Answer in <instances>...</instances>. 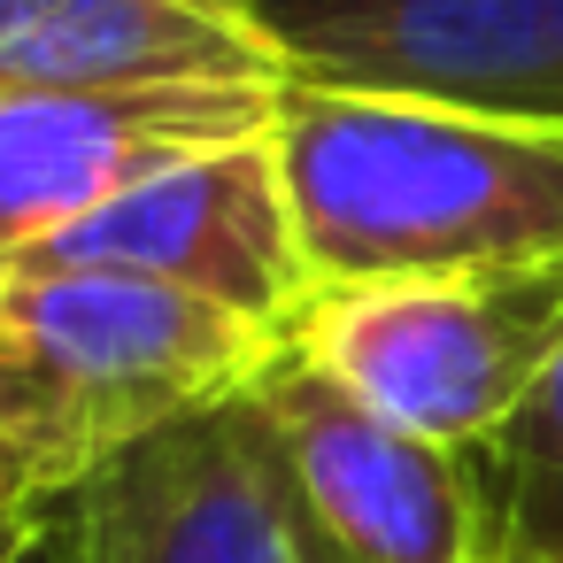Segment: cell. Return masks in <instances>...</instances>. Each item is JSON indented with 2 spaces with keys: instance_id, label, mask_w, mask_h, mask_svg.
Masks as SVG:
<instances>
[{
  "instance_id": "4fadbf2b",
  "label": "cell",
  "mask_w": 563,
  "mask_h": 563,
  "mask_svg": "<svg viewBox=\"0 0 563 563\" xmlns=\"http://www.w3.org/2000/svg\"><path fill=\"white\" fill-rule=\"evenodd\" d=\"M24 563H63V540H55V509H47V532H40V548H32Z\"/></svg>"
},
{
  "instance_id": "3957f363",
  "label": "cell",
  "mask_w": 563,
  "mask_h": 563,
  "mask_svg": "<svg viewBox=\"0 0 563 563\" xmlns=\"http://www.w3.org/2000/svg\"><path fill=\"white\" fill-rule=\"evenodd\" d=\"M286 347L378 417L463 455L563 355V263L309 286Z\"/></svg>"
},
{
  "instance_id": "8fae6325",
  "label": "cell",
  "mask_w": 563,
  "mask_h": 563,
  "mask_svg": "<svg viewBox=\"0 0 563 563\" xmlns=\"http://www.w3.org/2000/svg\"><path fill=\"white\" fill-rule=\"evenodd\" d=\"M47 532V501H24V509H0V563H24Z\"/></svg>"
},
{
  "instance_id": "ba28073f",
  "label": "cell",
  "mask_w": 563,
  "mask_h": 563,
  "mask_svg": "<svg viewBox=\"0 0 563 563\" xmlns=\"http://www.w3.org/2000/svg\"><path fill=\"white\" fill-rule=\"evenodd\" d=\"M286 86L0 93V263H24L140 178L271 132Z\"/></svg>"
},
{
  "instance_id": "8992f818",
  "label": "cell",
  "mask_w": 563,
  "mask_h": 563,
  "mask_svg": "<svg viewBox=\"0 0 563 563\" xmlns=\"http://www.w3.org/2000/svg\"><path fill=\"white\" fill-rule=\"evenodd\" d=\"M294 86L563 124V0H247Z\"/></svg>"
},
{
  "instance_id": "7c38bea8",
  "label": "cell",
  "mask_w": 563,
  "mask_h": 563,
  "mask_svg": "<svg viewBox=\"0 0 563 563\" xmlns=\"http://www.w3.org/2000/svg\"><path fill=\"white\" fill-rule=\"evenodd\" d=\"M24 501H40V494H32V478H24V463H16L9 448H0V509H24Z\"/></svg>"
},
{
  "instance_id": "52a82bcc",
  "label": "cell",
  "mask_w": 563,
  "mask_h": 563,
  "mask_svg": "<svg viewBox=\"0 0 563 563\" xmlns=\"http://www.w3.org/2000/svg\"><path fill=\"white\" fill-rule=\"evenodd\" d=\"M24 263L163 278L278 340L294 324V309L309 301V263H301V232H294V201H286L271 132L140 178L132 194H117L109 209H93L86 224H70L63 240H47Z\"/></svg>"
},
{
  "instance_id": "7a4b0ae2",
  "label": "cell",
  "mask_w": 563,
  "mask_h": 563,
  "mask_svg": "<svg viewBox=\"0 0 563 563\" xmlns=\"http://www.w3.org/2000/svg\"><path fill=\"white\" fill-rule=\"evenodd\" d=\"M286 340L132 271L0 263V448L70 494L163 424L232 401Z\"/></svg>"
},
{
  "instance_id": "5b68a950",
  "label": "cell",
  "mask_w": 563,
  "mask_h": 563,
  "mask_svg": "<svg viewBox=\"0 0 563 563\" xmlns=\"http://www.w3.org/2000/svg\"><path fill=\"white\" fill-rule=\"evenodd\" d=\"M63 563H301L255 394L209 401L47 494Z\"/></svg>"
},
{
  "instance_id": "6da1fadb",
  "label": "cell",
  "mask_w": 563,
  "mask_h": 563,
  "mask_svg": "<svg viewBox=\"0 0 563 563\" xmlns=\"http://www.w3.org/2000/svg\"><path fill=\"white\" fill-rule=\"evenodd\" d=\"M271 155L309 286L563 263V124L286 78Z\"/></svg>"
},
{
  "instance_id": "9c48e42d",
  "label": "cell",
  "mask_w": 563,
  "mask_h": 563,
  "mask_svg": "<svg viewBox=\"0 0 563 563\" xmlns=\"http://www.w3.org/2000/svg\"><path fill=\"white\" fill-rule=\"evenodd\" d=\"M286 86L247 0H0V93Z\"/></svg>"
},
{
  "instance_id": "30bf717a",
  "label": "cell",
  "mask_w": 563,
  "mask_h": 563,
  "mask_svg": "<svg viewBox=\"0 0 563 563\" xmlns=\"http://www.w3.org/2000/svg\"><path fill=\"white\" fill-rule=\"evenodd\" d=\"M478 563H563V355L540 386L463 448Z\"/></svg>"
},
{
  "instance_id": "277c9868",
  "label": "cell",
  "mask_w": 563,
  "mask_h": 563,
  "mask_svg": "<svg viewBox=\"0 0 563 563\" xmlns=\"http://www.w3.org/2000/svg\"><path fill=\"white\" fill-rule=\"evenodd\" d=\"M247 394L278 455L301 563H478L471 478L455 448L378 417L301 347H278Z\"/></svg>"
}]
</instances>
